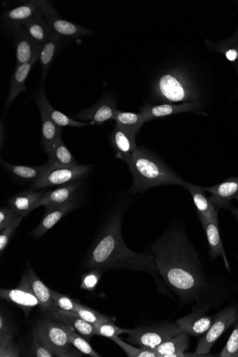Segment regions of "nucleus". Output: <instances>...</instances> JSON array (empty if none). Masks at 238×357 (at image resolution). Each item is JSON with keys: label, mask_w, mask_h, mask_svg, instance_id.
<instances>
[{"label": "nucleus", "mask_w": 238, "mask_h": 357, "mask_svg": "<svg viewBox=\"0 0 238 357\" xmlns=\"http://www.w3.org/2000/svg\"><path fill=\"white\" fill-rule=\"evenodd\" d=\"M150 250L160 277L182 305L197 303L211 308L207 302L211 285L199 255L181 226L167 230Z\"/></svg>", "instance_id": "nucleus-1"}, {"label": "nucleus", "mask_w": 238, "mask_h": 357, "mask_svg": "<svg viewBox=\"0 0 238 357\" xmlns=\"http://www.w3.org/2000/svg\"><path fill=\"white\" fill-rule=\"evenodd\" d=\"M125 212L117 210L100 231L86 257L87 269L131 270L150 274L155 280L159 290L167 294L168 288L160 277L154 257L152 253H136L130 250L123 240L122 223Z\"/></svg>", "instance_id": "nucleus-2"}, {"label": "nucleus", "mask_w": 238, "mask_h": 357, "mask_svg": "<svg viewBox=\"0 0 238 357\" xmlns=\"http://www.w3.org/2000/svg\"><path fill=\"white\" fill-rule=\"evenodd\" d=\"M133 177L129 193H141L161 186H180L186 188L187 182L161 161L143 148L138 147L128 163Z\"/></svg>", "instance_id": "nucleus-3"}, {"label": "nucleus", "mask_w": 238, "mask_h": 357, "mask_svg": "<svg viewBox=\"0 0 238 357\" xmlns=\"http://www.w3.org/2000/svg\"><path fill=\"white\" fill-rule=\"evenodd\" d=\"M34 333L58 357H81L82 353L70 342L61 322L51 319L39 321Z\"/></svg>", "instance_id": "nucleus-4"}, {"label": "nucleus", "mask_w": 238, "mask_h": 357, "mask_svg": "<svg viewBox=\"0 0 238 357\" xmlns=\"http://www.w3.org/2000/svg\"><path fill=\"white\" fill-rule=\"evenodd\" d=\"M182 333V331L175 322H166L129 330L127 340L139 347L153 350Z\"/></svg>", "instance_id": "nucleus-5"}, {"label": "nucleus", "mask_w": 238, "mask_h": 357, "mask_svg": "<svg viewBox=\"0 0 238 357\" xmlns=\"http://www.w3.org/2000/svg\"><path fill=\"white\" fill-rule=\"evenodd\" d=\"M93 167V166L79 164L71 167H57L50 163L49 168L38 180L33 184V189L40 190L79 182L92 170Z\"/></svg>", "instance_id": "nucleus-6"}, {"label": "nucleus", "mask_w": 238, "mask_h": 357, "mask_svg": "<svg viewBox=\"0 0 238 357\" xmlns=\"http://www.w3.org/2000/svg\"><path fill=\"white\" fill-rule=\"evenodd\" d=\"M237 310V306H231L216 315L210 329L198 341L192 356H203L210 353L220 337L234 324Z\"/></svg>", "instance_id": "nucleus-7"}, {"label": "nucleus", "mask_w": 238, "mask_h": 357, "mask_svg": "<svg viewBox=\"0 0 238 357\" xmlns=\"http://www.w3.org/2000/svg\"><path fill=\"white\" fill-rule=\"evenodd\" d=\"M42 15L51 31L62 38H77L93 34V32L89 29L63 19L48 1H46L44 6Z\"/></svg>", "instance_id": "nucleus-8"}, {"label": "nucleus", "mask_w": 238, "mask_h": 357, "mask_svg": "<svg viewBox=\"0 0 238 357\" xmlns=\"http://www.w3.org/2000/svg\"><path fill=\"white\" fill-rule=\"evenodd\" d=\"M210 307L197 305L189 315L177 319L175 323L182 333L189 336L200 337L210 329L214 318L206 315Z\"/></svg>", "instance_id": "nucleus-9"}, {"label": "nucleus", "mask_w": 238, "mask_h": 357, "mask_svg": "<svg viewBox=\"0 0 238 357\" xmlns=\"http://www.w3.org/2000/svg\"><path fill=\"white\" fill-rule=\"evenodd\" d=\"M45 3V0H33L6 12L3 15L6 27L13 33L24 22L42 13Z\"/></svg>", "instance_id": "nucleus-10"}, {"label": "nucleus", "mask_w": 238, "mask_h": 357, "mask_svg": "<svg viewBox=\"0 0 238 357\" xmlns=\"http://www.w3.org/2000/svg\"><path fill=\"white\" fill-rule=\"evenodd\" d=\"M20 283L34 293L39 301L40 308L48 317L51 318L56 308L51 299V289L43 283L33 270L26 271Z\"/></svg>", "instance_id": "nucleus-11"}, {"label": "nucleus", "mask_w": 238, "mask_h": 357, "mask_svg": "<svg viewBox=\"0 0 238 357\" xmlns=\"http://www.w3.org/2000/svg\"><path fill=\"white\" fill-rule=\"evenodd\" d=\"M136 135L120 126L116 125L110 135V139L117 159L129 163L132 155L138 148L136 140Z\"/></svg>", "instance_id": "nucleus-12"}, {"label": "nucleus", "mask_w": 238, "mask_h": 357, "mask_svg": "<svg viewBox=\"0 0 238 357\" xmlns=\"http://www.w3.org/2000/svg\"><path fill=\"white\" fill-rule=\"evenodd\" d=\"M16 51V68L31 62L40 54L41 47L21 26L13 33Z\"/></svg>", "instance_id": "nucleus-13"}, {"label": "nucleus", "mask_w": 238, "mask_h": 357, "mask_svg": "<svg viewBox=\"0 0 238 357\" xmlns=\"http://www.w3.org/2000/svg\"><path fill=\"white\" fill-rule=\"evenodd\" d=\"M203 190L211 193L210 199L218 210L221 208L230 209L231 200L238 201V177H230L221 184L203 188Z\"/></svg>", "instance_id": "nucleus-14"}, {"label": "nucleus", "mask_w": 238, "mask_h": 357, "mask_svg": "<svg viewBox=\"0 0 238 357\" xmlns=\"http://www.w3.org/2000/svg\"><path fill=\"white\" fill-rule=\"evenodd\" d=\"M78 207L74 200L46 207L44 217L38 226L31 234L37 238L42 237L59 221Z\"/></svg>", "instance_id": "nucleus-15"}, {"label": "nucleus", "mask_w": 238, "mask_h": 357, "mask_svg": "<svg viewBox=\"0 0 238 357\" xmlns=\"http://www.w3.org/2000/svg\"><path fill=\"white\" fill-rule=\"evenodd\" d=\"M117 109L116 104L109 99H102L90 108L83 110L75 115L80 120L90 121L91 125H102L113 119Z\"/></svg>", "instance_id": "nucleus-16"}, {"label": "nucleus", "mask_w": 238, "mask_h": 357, "mask_svg": "<svg viewBox=\"0 0 238 357\" xmlns=\"http://www.w3.org/2000/svg\"><path fill=\"white\" fill-rule=\"evenodd\" d=\"M0 297L3 300L19 306L28 316L32 309L40 306L39 301L34 293L25 285L19 283L16 289H1Z\"/></svg>", "instance_id": "nucleus-17"}, {"label": "nucleus", "mask_w": 238, "mask_h": 357, "mask_svg": "<svg viewBox=\"0 0 238 357\" xmlns=\"http://www.w3.org/2000/svg\"><path fill=\"white\" fill-rule=\"evenodd\" d=\"M219 213L210 221L201 223L205 232L208 246H209V255L212 260L219 257L223 258L225 265L228 271H230L229 262L224 251L223 245L219 227Z\"/></svg>", "instance_id": "nucleus-18"}, {"label": "nucleus", "mask_w": 238, "mask_h": 357, "mask_svg": "<svg viewBox=\"0 0 238 357\" xmlns=\"http://www.w3.org/2000/svg\"><path fill=\"white\" fill-rule=\"evenodd\" d=\"M50 319L63 322L77 330L86 340H90L96 335L95 326L85 321L75 312L64 310L56 307Z\"/></svg>", "instance_id": "nucleus-19"}, {"label": "nucleus", "mask_w": 238, "mask_h": 357, "mask_svg": "<svg viewBox=\"0 0 238 357\" xmlns=\"http://www.w3.org/2000/svg\"><path fill=\"white\" fill-rule=\"evenodd\" d=\"M35 102L40 111L45 112L49 118L58 127L61 128L65 127H72L76 128H83L89 125L88 122H79L74 120L61 111L55 109L49 102L45 92L43 88L38 94L35 98Z\"/></svg>", "instance_id": "nucleus-20"}, {"label": "nucleus", "mask_w": 238, "mask_h": 357, "mask_svg": "<svg viewBox=\"0 0 238 357\" xmlns=\"http://www.w3.org/2000/svg\"><path fill=\"white\" fill-rule=\"evenodd\" d=\"M45 193V191L33 189L13 196L8 203L19 216L24 218L37 208L38 204Z\"/></svg>", "instance_id": "nucleus-21"}, {"label": "nucleus", "mask_w": 238, "mask_h": 357, "mask_svg": "<svg viewBox=\"0 0 238 357\" xmlns=\"http://www.w3.org/2000/svg\"><path fill=\"white\" fill-rule=\"evenodd\" d=\"M185 189L190 192L193 198L200 223L210 221L219 213V210L210 198L205 195L203 187L187 182Z\"/></svg>", "instance_id": "nucleus-22"}, {"label": "nucleus", "mask_w": 238, "mask_h": 357, "mask_svg": "<svg viewBox=\"0 0 238 357\" xmlns=\"http://www.w3.org/2000/svg\"><path fill=\"white\" fill-rule=\"evenodd\" d=\"M189 347V335L182 333L160 344L153 351L157 353L158 357L192 356V354L185 353Z\"/></svg>", "instance_id": "nucleus-23"}, {"label": "nucleus", "mask_w": 238, "mask_h": 357, "mask_svg": "<svg viewBox=\"0 0 238 357\" xmlns=\"http://www.w3.org/2000/svg\"><path fill=\"white\" fill-rule=\"evenodd\" d=\"M39 57L40 54L31 62L15 68L10 81L9 95L6 104V108L9 107L15 100L26 90V80L33 67L39 61Z\"/></svg>", "instance_id": "nucleus-24"}, {"label": "nucleus", "mask_w": 238, "mask_h": 357, "mask_svg": "<svg viewBox=\"0 0 238 357\" xmlns=\"http://www.w3.org/2000/svg\"><path fill=\"white\" fill-rule=\"evenodd\" d=\"M22 27L28 35L41 47L49 40L53 33L42 13L24 22Z\"/></svg>", "instance_id": "nucleus-25"}, {"label": "nucleus", "mask_w": 238, "mask_h": 357, "mask_svg": "<svg viewBox=\"0 0 238 357\" xmlns=\"http://www.w3.org/2000/svg\"><path fill=\"white\" fill-rule=\"evenodd\" d=\"M79 187V182H74L61 186L55 190L46 192L38 204L37 207L40 206L47 207L74 200Z\"/></svg>", "instance_id": "nucleus-26"}, {"label": "nucleus", "mask_w": 238, "mask_h": 357, "mask_svg": "<svg viewBox=\"0 0 238 357\" xmlns=\"http://www.w3.org/2000/svg\"><path fill=\"white\" fill-rule=\"evenodd\" d=\"M158 92L164 99L171 102H182L187 97L181 82L170 74L161 77L158 83Z\"/></svg>", "instance_id": "nucleus-27"}, {"label": "nucleus", "mask_w": 238, "mask_h": 357, "mask_svg": "<svg viewBox=\"0 0 238 357\" xmlns=\"http://www.w3.org/2000/svg\"><path fill=\"white\" fill-rule=\"evenodd\" d=\"M49 157V161L57 167H71L79 165L77 160L71 154L65 144L63 138L55 141L51 147L45 151Z\"/></svg>", "instance_id": "nucleus-28"}, {"label": "nucleus", "mask_w": 238, "mask_h": 357, "mask_svg": "<svg viewBox=\"0 0 238 357\" xmlns=\"http://www.w3.org/2000/svg\"><path fill=\"white\" fill-rule=\"evenodd\" d=\"M1 164L3 168L17 180L31 182L35 183L49 168L50 163L48 161L45 165L41 166H25L10 164L1 159Z\"/></svg>", "instance_id": "nucleus-29"}, {"label": "nucleus", "mask_w": 238, "mask_h": 357, "mask_svg": "<svg viewBox=\"0 0 238 357\" xmlns=\"http://www.w3.org/2000/svg\"><path fill=\"white\" fill-rule=\"evenodd\" d=\"M195 106L194 104H191L182 105L161 104L157 106L147 104L141 109V113L143 114L145 122H148L154 118L191 111L193 109Z\"/></svg>", "instance_id": "nucleus-30"}, {"label": "nucleus", "mask_w": 238, "mask_h": 357, "mask_svg": "<svg viewBox=\"0 0 238 357\" xmlns=\"http://www.w3.org/2000/svg\"><path fill=\"white\" fill-rule=\"evenodd\" d=\"M61 40L62 37L53 33L49 40L41 48L39 61L42 67L43 81L46 79Z\"/></svg>", "instance_id": "nucleus-31"}, {"label": "nucleus", "mask_w": 238, "mask_h": 357, "mask_svg": "<svg viewBox=\"0 0 238 357\" xmlns=\"http://www.w3.org/2000/svg\"><path fill=\"white\" fill-rule=\"evenodd\" d=\"M42 118V142L45 152L58 139L62 138L63 128L57 126L47 115L40 111Z\"/></svg>", "instance_id": "nucleus-32"}, {"label": "nucleus", "mask_w": 238, "mask_h": 357, "mask_svg": "<svg viewBox=\"0 0 238 357\" xmlns=\"http://www.w3.org/2000/svg\"><path fill=\"white\" fill-rule=\"evenodd\" d=\"M113 120L116 125L137 134L144 123V118L141 113H136L117 110Z\"/></svg>", "instance_id": "nucleus-33"}, {"label": "nucleus", "mask_w": 238, "mask_h": 357, "mask_svg": "<svg viewBox=\"0 0 238 357\" xmlns=\"http://www.w3.org/2000/svg\"><path fill=\"white\" fill-rule=\"evenodd\" d=\"M62 323V326L63 329L66 332L68 338L72 343V344L77 348L79 351H80L82 354H86L88 356H90L93 357H100V355L89 344L85 339L80 337L76 333H74L72 327L68 326L67 324Z\"/></svg>", "instance_id": "nucleus-34"}, {"label": "nucleus", "mask_w": 238, "mask_h": 357, "mask_svg": "<svg viewBox=\"0 0 238 357\" xmlns=\"http://www.w3.org/2000/svg\"><path fill=\"white\" fill-rule=\"evenodd\" d=\"M74 312L85 321L94 325L106 322L113 321V319L108 316L102 315L93 309L85 307L77 302H75Z\"/></svg>", "instance_id": "nucleus-35"}, {"label": "nucleus", "mask_w": 238, "mask_h": 357, "mask_svg": "<svg viewBox=\"0 0 238 357\" xmlns=\"http://www.w3.org/2000/svg\"><path fill=\"white\" fill-rule=\"evenodd\" d=\"M110 339L120 347L129 357H158L157 353L153 350L135 347L127 344L118 336H114Z\"/></svg>", "instance_id": "nucleus-36"}, {"label": "nucleus", "mask_w": 238, "mask_h": 357, "mask_svg": "<svg viewBox=\"0 0 238 357\" xmlns=\"http://www.w3.org/2000/svg\"><path fill=\"white\" fill-rule=\"evenodd\" d=\"M15 335H0V356L18 357L20 356V349L15 343Z\"/></svg>", "instance_id": "nucleus-37"}, {"label": "nucleus", "mask_w": 238, "mask_h": 357, "mask_svg": "<svg viewBox=\"0 0 238 357\" xmlns=\"http://www.w3.org/2000/svg\"><path fill=\"white\" fill-rule=\"evenodd\" d=\"M96 327V335L111 338L122 334H127L129 329H122L116 326L113 321L106 322L95 325Z\"/></svg>", "instance_id": "nucleus-38"}, {"label": "nucleus", "mask_w": 238, "mask_h": 357, "mask_svg": "<svg viewBox=\"0 0 238 357\" xmlns=\"http://www.w3.org/2000/svg\"><path fill=\"white\" fill-rule=\"evenodd\" d=\"M238 352V310L234 322L232 333L222 351L218 355L221 357H236Z\"/></svg>", "instance_id": "nucleus-39"}, {"label": "nucleus", "mask_w": 238, "mask_h": 357, "mask_svg": "<svg viewBox=\"0 0 238 357\" xmlns=\"http://www.w3.org/2000/svg\"><path fill=\"white\" fill-rule=\"evenodd\" d=\"M103 275V271L93 269L81 276L80 288L81 289L93 292L95 289Z\"/></svg>", "instance_id": "nucleus-40"}, {"label": "nucleus", "mask_w": 238, "mask_h": 357, "mask_svg": "<svg viewBox=\"0 0 238 357\" xmlns=\"http://www.w3.org/2000/svg\"><path fill=\"white\" fill-rule=\"evenodd\" d=\"M23 219V217L20 216L8 227L1 230V232H0V252L3 253L6 249L11 238L22 223Z\"/></svg>", "instance_id": "nucleus-41"}, {"label": "nucleus", "mask_w": 238, "mask_h": 357, "mask_svg": "<svg viewBox=\"0 0 238 357\" xmlns=\"http://www.w3.org/2000/svg\"><path fill=\"white\" fill-rule=\"evenodd\" d=\"M51 299L56 307L64 310L74 312L75 301L70 297L51 289Z\"/></svg>", "instance_id": "nucleus-42"}, {"label": "nucleus", "mask_w": 238, "mask_h": 357, "mask_svg": "<svg viewBox=\"0 0 238 357\" xmlns=\"http://www.w3.org/2000/svg\"><path fill=\"white\" fill-rule=\"evenodd\" d=\"M32 356L54 357V354L46 346L40 338L33 332V347L31 352Z\"/></svg>", "instance_id": "nucleus-43"}, {"label": "nucleus", "mask_w": 238, "mask_h": 357, "mask_svg": "<svg viewBox=\"0 0 238 357\" xmlns=\"http://www.w3.org/2000/svg\"><path fill=\"white\" fill-rule=\"evenodd\" d=\"M19 217V215L11 207H1L0 209V230L8 227Z\"/></svg>", "instance_id": "nucleus-44"}, {"label": "nucleus", "mask_w": 238, "mask_h": 357, "mask_svg": "<svg viewBox=\"0 0 238 357\" xmlns=\"http://www.w3.org/2000/svg\"><path fill=\"white\" fill-rule=\"evenodd\" d=\"M15 334V327L9 318L1 311L0 313V335Z\"/></svg>", "instance_id": "nucleus-45"}, {"label": "nucleus", "mask_w": 238, "mask_h": 357, "mask_svg": "<svg viewBox=\"0 0 238 357\" xmlns=\"http://www.w3.org/2000/svg\"><path fill=\"white\" fill-rule=\"evenodd\" d=\"M225 56L230 62H235L238 57V52L237 50L231 49L225 53Z\"/></svg>", "instance_id": "nucleus-46"}, {"label": "nucleus", "mask_w": 238, "mask_h": 357, "mask_svg": "<svg viewBox=\"0 0 238 357\" xmlns=\"http://www.w3.org/2000/svg\"><path fill=\"white\" fill-rule=\"evenodd\" d=\"M232 214L238 220V208H230Z\"/></svg>", "instance_id": "nucleus-47"}, {"label": "nucleus", "mask_w": 238, "mask_h": 357, "mask_svg": "<svg viewBox=\"0 0 238 357\" xmlns=\"http://www.w3.org/2000/svg\"><path fill=\"white\" fill-rule=\"evenodd\" d=\"M236 357H238V352H237V355H236Z\"/></svg>", "instance_id": "nucleus-48"}, {"label": "nucleus", "mask_w": 238, "mask_h": 357, "mask_svg": "<svg viewBox=\"0 0 238 357\" xmlns=\"http://www.w3.org/2000/svg\"><path fill=\"white\" fill-rule=\"evenodd\" d=\"M237 222H238V220H237Z\"/></svg>", "instance_id": "nucleus-49"}]
</instances>
